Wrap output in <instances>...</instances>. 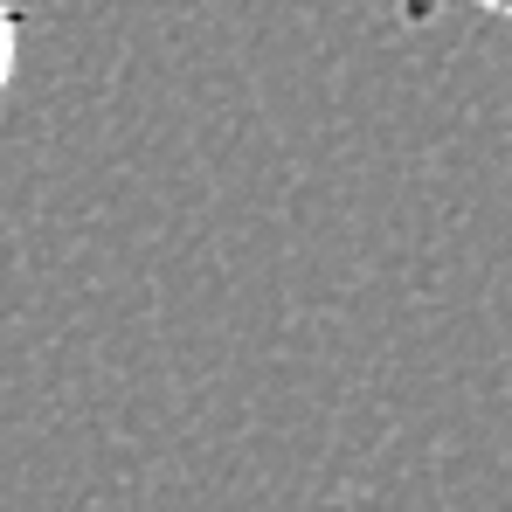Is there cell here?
<instances>
[{"instance_id": "6da1fadb", "label": "cell", "mask_w": 512, "mask_h": 512, "mask_svg": "<svg viewBox=\"0 0 512 512\" xmlns=\"http://www.w3.org/2000/svg\"><path fill=\"white\" fill-rule=\"evenodd\" d=\"M14 63H21V14L0 0V90L14 84Z\"/></svg>"}, {"instance_id": "7a4b0ae2", "label": "cell", "mask_w": 512, "mask_h": 512, "mask_svg": "<svg viewBox=\"0 0 512 512\" xmlns=\"http://www.w3.org/2000/svg\"><path fill=\"white\" fill-rule=\"evenodd\" d=\"M436 7H443V0H395V14H402L409 28H429ZM478 7H492V14H506V21H512V0H478Z\"/></svg>"}]
</instances>
